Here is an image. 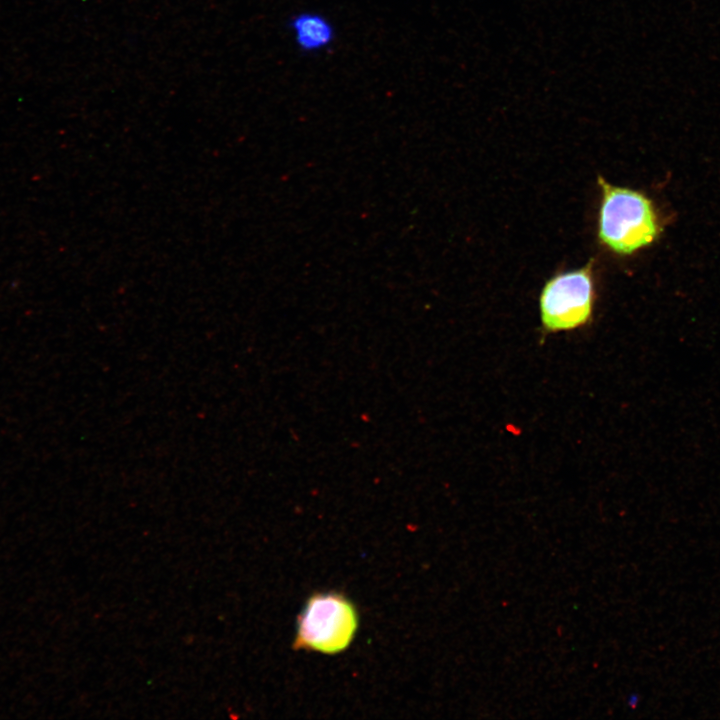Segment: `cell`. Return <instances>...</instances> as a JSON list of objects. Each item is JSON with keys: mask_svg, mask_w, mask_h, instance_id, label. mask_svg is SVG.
Instances as JSON below:
<instances>
[{"mask_svg": "<svg viewBox=\"0 0 720 720\" xmlns=\"http://www.w3.org/2000/svg\"><path fill=\"white\" fill-rule=\"evenodd\" d=\"M601 203L598 239L617 255H631L650 245L659 234L657 215L643 193L610 184L598 177Z\"/></svg>", "mask_w": 720, "mask_h": 720, "instance_id": "1", "label": "cell"}, {"mask_svg": "<svg viewBox=\"0 0 720 720\" xmlns=\"http://www.w3.org/2000/svg\"><path fill=\"white\" fill-rule=\"evenodd\" d=\"M358 629L354 604L338 592L311 595L297 618L296 650L338 654L352 643Z\"/></svg>", "mask_w": 720, "mask_h": 720, "instance_id": "2", "label": "cell"}, {"mask_svg": "<svg viewBox=\"0 0 720 720\" xmlns=\"http://www.w3.org/2000/svg\"><path fill=\"white\" fill-rule=\"evenodd\" d=\"M595 297L593 260L549 279L539 297L544 332L572 331L586 326L593 316Z\"/></svg>", "mask_w": 720, "mask_h": 720, "instance_id": "3", "label": "cell"}, {"mask_svg": "<svg viewBox=\"0 0 720 720\" xmlns=\"http://www.w3.org/2000/svg\"><path fill=\"white\" fill-rule=\"evenodd\" d=\"M295 46L303 53H318L329 48L336 38L333 23L320 12L300 11L288 21Z\"/></svg>", "mask_w": 720, "mask_h": 720, "instance_id": "4", "label": "cell"}]
</instances>
